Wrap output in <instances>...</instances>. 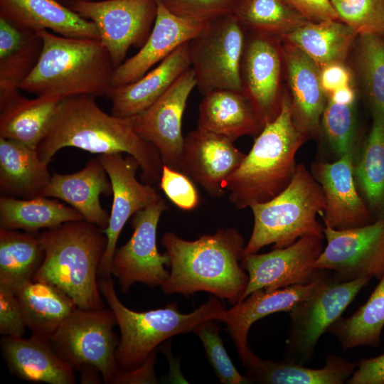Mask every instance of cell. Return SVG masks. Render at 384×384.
Returning a JSON list of instances; mask_svg holds the SVG:
<instances>
[{
	"mask_svg": "<svg viewBox=\"0 0 384 384\" xmlns=\"http://www.w3.org/2000/svg\"><path fill=\"white\" fill-rule=\"evenodd\" d=\"M95 97L76 95L59 102L36 149L39 158L49 164L58 150L68 146L100 155L127 153L138 161L143 183L159 181L164 163L159 151L136 132L132 117L107 114Z\"/></svg>",
	"mask_w": 384,
	"mask_h": 384,
	"instance_id": "cell-1",
	"label": "cell"
},
{
	"mask_svg": "<svg viewBox=\"0 0 384 384\" xmlns=\"http://www.w3.org/2000/svg\"><path fill=\"white\" fill-rule=\"evenodd\" d=\"M161 244L169 258V277L161 286L165 294L188 297L206 292L233 305L242 301L249 277L241 265L245 239L236 228L220 229L191 241L167 232Z\"/></svg>",
	"mask_w": 384,
	"mask_h": 384,
	"instance_id": "cell-2",
	"label": "cell"
},
{
	"mask_svg": "<svg viewBox=\"0 0 384 384\" xmlns=\"http://www.w3.org/2000/svg\"><path fill=\"white\" fill-rule=\"evenodd\" d=\"M38 237L44 257L32 279L57 287L78 309H105L97 281L107 243L104 230L82 219L47 229Z\"/></svg>",
	"mask_w": 384,
	"mask_h": 384,
	"instance_id": "cell-3",
	"label": "cell"
},
{
	"mask_svg": "<svg viewBox=\"0 0 384 384\" xmlns=\"http://www.w3.org/2000/svg\"><path fill=\"white\" fill-rule=\"evenodd\" d=\"M43 41L40 58L19 90L61 99L76 95L107 96L114 68L100 40L37 31Z\"/></svg>",
	"mask_w": 384,
	"mask_h": 384,
	"instance_id": "cell-4",
	"label": "cell"
},
{
	"mask_svg": "<svg viewBox=\"0 0 384 384\" xmlns=\"http://www.w3.org/2000/svg\"><path fill=\"white\" fill-rule=\"evenodd\" d=\"M307 139L294 124L290 97L284 94L279 114L264 127L228 179L230 202L240 210L280 193L295 174L296 154Z\"/></svg>",
	"mask_w": 384,
	"mask_h": 384,
	"instance_id": "cell-5",
	"label": "cell"
},
{
	"mask_svg": "<svg viewBox=\"0 0 384 384\" xmlns=\"http://www.w3.org/2000/svg\"><path fill=\"white\" fill-rule=\"evenodd\" d=\"M100 289L114 314L120 338L116 350L119 370L141 365L157 346L171 337L193 332L203 322L218 320L226 309L219 298L212 296L194 311L184 314L176 303L146 311H136L119 299L111 277L99 280Z\"/></svg>",
	"mask_w": 384,
	"mask_h": 384,
	"instance_id": "cell-6",
	"label": "cell"
},
{
	"mask_svg": "<svg viewBox=\"0 0 384 384\" xmlns=\"http://www.w3.org/2000/svg\"><path fill=\"white\" fill-rule=\"evenodd\" d=\"M326 206L320 184L303 164L297 166L287 187L272 199L252 205L253 228L245 253H257L265 246L282 248L305 235L324 237V228L317 220Z\"/></svg>",
	"mask_w": 384,
	"mask_h": 384,
	"instance_id": "cell-7",
	"label": "cell"
},
{
	"mask_svg": "<svg viewBox=\"0 0 384 384\" xmlns=\"http://www.w3.org/2000/svg\"><path fill=\"white\" fill-rule=\"evenodd\" d=\"M117 320L109 309H77L49 341L56 353L74 370L86 365L96 367L104 383L111 384L119 371L116 360L119 338L113 328Z\"/></svg>",
	"mask_w": 384,
	"mask_h": 384,
	"instance_id": "cell-8",
	"label": "cell"
},
{
	"mask_svg": "<svg viewBox=\"0 0 384 384\" xmlns=\"http://www.w3.org/2000/svg\"><path fill=\"white\" fill-rule=\"evenodd\" d=\"M371 279L366 277L338 282L331 272L326 275L310 296L288 313L290 321L285 358L304 365L309 362L320 337L341 317Z\"/></svg>",
	"mask_w": 384,
	"mask_h": 384,
	"instance_id": "cell-9",
	"label": "cell"
},
{
	"mask_svg": "<svg viewBox=\"0 0 384 384\" xmlns=\"http://www.w3.org/2000/svg\"><path fill=\"white\" fill-rule=\"evenodd\" d=\"M247 31L233 14L206 23L188 41L191 68L200 92H241L240 66Z\"/></svg>",
	"mask_w": 384,
	"mask_h": 384,
	"instance_id": "cell-10",
	"label": "cell"
},
{
	"mask_svg": "<svg viewBox=\"0 0 384 384\" xmlns=\"http://www.w3.org/2000/svg\"><path fill=\"white\" fill-rule=\"evenodd\" d=\"M69 8L97 26L114 68L131 47L141 48L154 26L157 0H74Z\"/></svg>",
	"mask_w": 384,
	"mask_h": 384,
	"instance_id": "cell-11",
	"label": "cell"
},
{
	"mask_svg": "<svg viewBox=\"0 0 384 384\" xmlns=\"http://www.w3.org/2000/svg\"><path fill=\"white\" fill-rule=\"evenodd\" d=\"M326 245L314 263L338 282L384 275V219L344 230L324 226Z\"/></svg>",
	"mask_w": 384,
	"mask_h": 384,
	"instance_id": "cell-12",
	"label": "cell"
},
{
	"mask_svg": "<svg viewBox=\"0 0 384 384\" xmlns=\"http://www.w3.org/2000/svg\"><path fill=\"white\" fill-rule=\"evenodd\" d=\"M168 208L161 197L134 213L131 219L133 233L129 240L116 249L111 274L119 282L120 290L127 292L137 282L150 287L161 286L169 277L166 266L169 258L157 248L156 232L161 213Z\"/></svg>",
	"mask_w": 384,
	"mask_h": 384,
	"instance_id": "cell-13",
	"label": "cell"
},
{
	"mask_svg": "<svg viewBox=\"0 0 384 384\" xmlns=\"http://www.w3.org/2000/svg\"><path fill=\"white\" fill-rule=\"evenodd\" d=\"M325 237L305 235L282 248L264 254H245L241 265L249 277L242 297L258 289L274 290L309 284L329 270L316 269L314 263L322 252Z\"/></svg>",
	"mask_w": 384,
	"mask_h": 384,
	"instance_id": "cell-14",
	"label": "cell"
},
{
	"mask_svg": "<svg viewBox=\"0 0 384 384\" xmlns=\"http://www.w3.org/2000/svg\"><path fill=\"white\" fill-rule=\"evenodd\" d=\"M283 65L279 38L247 31L240 66L241 92L264 127L281 110Z\"/></svg>",
	"mask_w": 384,
	"mask_h": 384,
	"instance_id": "cell-15",
	"label": "cell"
},
{
	"mask_svg": "<svg viewBox=\"0 0 384 384\" xmlns=\"http://www.w3.org/2000/svg\"><path fill=\"white\" fill-rule=\"evenodd\" d=\"M195 87V75L190 68L154 104L132 117L136 132L156 147L164 164L174 170L180 171L184 142L182 118Z\"/></svg>",
	"mask_w": 384,
	"mask_h": 384,
	"instance_id": "cell-16",
	"label": "cell"
},
{
	"mask_svg": "<svg viewBox=\"0 0 384 384\" xmlns=\"http://www.w3.org/2000/svg\"><path fill=\"white\" fill-rule=\"evenodd\" d=\"M97 158L107 173L112 188L109 224L104 230L107 247L98 271L100 277L108 278L112 275V258L124 225L134 213L161 196L152 186L137 180L136 173L139 165L133 156L123 157L122 153H115L100 154Z\"/></svg>",
	"mask_w": 384,
	"mask_h": 384,
	"instance_id": "cell-17",
	"label": "cell"
},
{
	"mask_svg": "<svg viewBox=\"0 0 384 384\" xmlns=\"http://www.w3.org/2000/svg\"><path fill=\"white\" fill-rule=\"evenodd\" d=\"M245 156L228 138L197 127L184 137L180 171L210 196L220 198Z\"/></svg>",
	"mask_w": 384,
	"mask_h": 384,
	"instance_id": "cell-18",
	"label": "cell"
},
{
	"mask_svg": "<svg viewBox=\"0 0 384 384\" xmlns=\"http://www.w3.org/2000/svg\"><path fill=\"white\" fill-rule=\"evenodd\" d=\"M355 153L346 154L333 162L316 161L311 164V173L325 196L322 215L324 225L336 230L361 227L374 222L355 183Z\"/></svg>",
	"mask_w": 384,
	"mask_h": 384,
	"instance_id": "cell-19",
	"label": "cell"
},
{
	"mask_svg": "<svg viewBox=\"0 0 384 384\" xmlns=\"http://www.w3.org/2000/svg\"><path fill=\"white\" fill-rule=\"evenodd\" d=\"M206 23L176 15L157 0L156 16L149 36L135 55L114 69L112 86L137 81L180 46L197 36Z\"/></svg>",
	"mask_w": 384,
	"mask_h": 384,
	"instance_id": "cell-20",
	"label": "cell"
},
{
	"mask_svg": "<svg viewBox=\"0 0 384 384\" xmlns=\"http://www.w3.org/2000/svg\"><path fill=\"white\" fill-rule=\"evenodd\" d=\"M282 53L291 91V111L296 127L306 137L320 133L328 95L321 84V69L297 48L282 42Z\"/></svg>",
	"mask_w": 384,
	"mask_h": 384,
	"instance_id": "cell-21",
	"label": "cell"
},
{
	"mask_svg": "<svg viewBox=\"0 0 384 384\" xmlns=\"http://www.w3.org/2000/svg\"><path fill=\"white\" fill-rule=\"evenodd\" d=\"M331 271L315 281L274 290L258 289L241 302L225 309L218 320L226 324L239 357L250 349L247 336L251 326L257 320L278 312L289 313L316 289Z\"/></svg>",
	"mask_w": 384,
	"mask_h": 384,
	"instance_id": "cell-22",
	"label": "cell"
},
{
	"mask_svg": "<svg viewBox=\"0 0 384 384\" xmlns=\"http://www.w3.org/2000/svg\"><path fill=\"white\" fill-rule=\"evenodd\" d=\"M112 194L110 179L98 158L90 159L79 171L54 173L43 196L60 199L75 208L86 221L103 230L110 214L100 201V195Z\"/></svg>",
	"mask_w": 384,
	"mask_h": 384,
	"instance_id": "cell-23",
	"label": "cell"
},
{
	"mask_svg": "<svg viewBox=\"0 0 384 384\" xmlns=\"http://www.w3.org/2000/svg\"><path fill=\"white\" fill-rule=\"evenodd\" d=\"M188 43L180 46L137 81L112 86L107 94L112 102L111 114L121 118L132 117L160 98L191 68Z\"/></svg>",
	"mask_w": 384,
	"mask_h": 384,
	"instance_id": "cell-24",
	"label": "cell"
},
{
	"mask_svg": "<svg viewBox=\"0 0 384 384\" xmlns=\"http://www.w3.org/2000/svg\"><path fill=\"white\" fill-rule=\"evenodd\" d=\"M240 360L250 383L343 384L356 368V363L334 354L326 356L321 368H309L287 358L281 361L262 359L250 348Z\"/></svg>",
	"mask_w": 384,
	"mask_h": 384,
	"instance_id": "cell-25",
	"label": "cell"
},
{
	"mask_svg": "<svg viewBox=\"0 0 384 384\" xmlns=\"http://www.w3.org/2000/svg\"><path fill=\"white\" fill-rule=\"evenodd\" d=\"M2 354L10 371L30 382L74 384V370L53 348L48 338L3 336Z\"/></svg>",
	"mask_w": 384,
	"mask_h": 384,
	"instance_id": "cell-26",
	"label": "cell"
},
{
	"mask_svg": "<svg viewBox=\"0 0 384 384\" xmlns=\"http://www.w3.org/2000/svg\"><path fill=\"white\" fill-rule=\"evenodd\" d=\"M1 16L34 31L50 29L60 36L100 40L95 24L55 0H0Z\"/></svg>",
	"mask_w": 384,
	"mask_h": 384,
	"instance_id": "cell-27",
	"label": "cell"
},
{
	"mask_svg": "<svg viewBox=\"0 0 384 384\" xmlns=\"http://www.w3.org/2000/svg\"><path fill=\"white\" fill-rule=\"evenodd\" d=\"M43 49L38 34L0 16V107L19 94Z\"/></svg>",
	"mask_w": 384,
	"mask_h": 384,
	"instance_id": "cell-28",
	"label": "cell"
},
{
	"mask_svg": "<svg viewBox=\"0 0 384 384\" xmlns=\"http://www.w3.org/2000/svg\"><path fill=\"white\" fill-rule=\"evenodd\" d=\"M199 105L197 127L234 142L258 135L264 128L248 98L242 92L218 90L205 95Z\"/></svg>",
	"mask_w": 384,
	"mask_h": 384,
	"instance_id": "cell-29",
	"label": "cell"
},
{
	"mask_svg": "<svg viewBox=\"0 0 384 384\" xmlns=\"http://www.w3.org/2000/svg\"><path fill=\"white\" fill-rule=\"evenodd\" d=\"M48 166L36 149L0 137L1 196L23 199L43 196L52 176Z\"/></svg>",
	"mask_w": 384,
	"mask_h": 384,
	"instance_id": "cell-30",
	"label": "cell"
},
{
	"mask_svg": "<svg viewBox=\"0 0 384 384\" xmlns=\"http://www.w3.org/2000/svg\"><path fill=\"white\" fill-rule=\"evenodd\" d=\"M20 303L25 325L32 334L50 339L78 309L73 300L57 287L28 280L13 289Z\"/></svg>",
	"mask_w": 384,
	"mask_h": 384,
	"instance_id": "cell-31",
	"label": "cell"
},
{
	"mask_svg": "<svg viewBox=\"0 0 384 384\" xmlns=\"http://www.w3.org/2000/svg\"><path fill=\"white\" fill-rule=\"evenodd\" d=\"M357 38L346 23L331 20L306 21L280 39L302 50L321 69L329 64L344 63Z\"/></svg>",
	"mask_w": 384,
	"mask_h": 384,
	"instance_id": "cell-32",
	"label": "cell"
},
{
	"mask_svg": "<svg viewBox=\"0 0 384 384\" xmlns=\"http://www.w3.org/2000/svg\"><path fill=\"white\" fill-rule=\"evenodd\" d=\"M61 100L56 96L28 99L19 93L0 108V137L36 149Z\"/></svg>",
	"mask_w": 384,
	"mask_h": 384,
	"instance_id": "cell-33",
	"label": "cell"
},
{
	"mask_svg": "<svg viewBox=\"0 0 384 384\" xmlns=\"http://www.w3.org/2000/svg\"><path fill=\"white\" fill-rule=\"evenodd\" d=\"M75 208L49 197L23 199L0 197V228L33 233L63 223L82 220Z\"/></svg>",
	"mask_w": 384,
	"mask_h": 384,
	"instance_id": "cell-34",
	"label": "cell"
},
{
	"mask_svg": "<svg viewBox=\"0 0 384 384\" xmlns=\"http://www.w3.org/2000/svg\"><path fill=\"white\" fill-rule=\"evenodd\" d=\"M353 176L358 191L374 221L384 219V126L373 122L355 153Z\"/></svg>",
	"mask_w": 384,
	"mask_h": 384,
	"instance_id": "cell-35",
	"label": "cell"
},
{
	"mask_svg": "<svg viewBox=\"0 0 384 384\" xmlns=\"http://www.w3.org/2000/svg\"><path fill=\"white\" fill-rule=\"evenodd\" d=\"M43 257L38 235L0 228V283L14 289L32 279Z\"/></svg>",
	"mask_w": 384,
	"mask_h": 384,
	"instance_id": "cell-36",
	"label": "cell"
},
{
	"mask_svg": "<svg viewBox=\"0 0 384 384\" xmlns=\"http://www.w3.org/2000/svg\"><path fill=\"white\" fill-rule=\"evenodd\" d=\"M384 327V275L366 302L351 316L339 318L328 329L344 350L378 348Z\"/></svg>",
	"mask_w": 384,
	"mask_h": 384,
	"instance_id": "cell-37",
	"label": "cell"
},
{
	"mask_svg": "<svg viewBox=\"0 0 384 384\" xmlns=\"http://www.w3.org/2000/svg\"><path fill=\"white\" fill-rule=\"evenodd\" d=\"M355 65L373 122L384 126V39L373 34L358 36Z\"/></svg>",
	"mask_w": 384,
	"mask_h": 384,
	"instance_id": "cell-38",
	"label": "cell"
},
{
	"mask_svg": "<svg viewBox=\"0 0 384 384\" xmlns=\"http://www.w3.org/2000/svg\"><path fill=\"white\" fill-rule=\"evenodd\" d=\"M233 14L247 31L279 38L307 21L284 0H241Z\"/></svg>",
	"mask_w": 384,
	"mask_h": 384,
	"instance_id": "cell-39",
	"label": "cell"
},
{
	"mask_svg": "<svg viewBox=\"0 0 384 384\" xmlns=\"http://www.w3.org/2000/svg\"><path fill=\"white\" fill-rule=\"evenodd\" d=\"M320 132L336 159L350 152H356L361 143L358 137L355 104H338L328 97L321 116Z\"/></svg>",
	"mask_w": 384,
	"mask_h": 384,
	"instance_id": "cell-40",
	"label": "cell"
},
{
	"mask_svg": "<svg viewBox=\"0 0 384 384\" xmlns=\"http://www.w3.org/2000/svg\"><path fill=\"white\" fill-rule=\"evenodd\" d=\"M338 20L356 35L373 34L384 39V0H331Z\"/></svg>",
	"mask_w": 384,
	"mask_h": 384,
	"instance_id": "cell-41",
	"label": "cell"
},
{
	"mask_svg": "<svg viewBox=\"0 0 384 384\" xmlns=\"http://www.w3.org/2000/svg\"><path fill=\"white\" fill-rule=\"evenodd\" d=\"M214 321L201 323L193 333L200 338L216 376L224 384L250 383L246 375H241L234 366L224 347L220 329Z\"/></svg>",
	"mask_w": 384,
	"mask_h": 384,
	"instance_id": "cell-42",
	"label": "cell"
},
{
	"mask_svg": "<svg viewBox=\"0 0 384 384\" xmlns=\"http://www.w3.org/2000/svg\"><path fill=\"white\" fill-rule=\"evenodd\" d=\"M173 14L201 23L233 14L241 0H159Z\"/></svg>",
	"mask_w": 384,
	"mask_h": 384,
	"instance_id": "cell-43",
	"label": "cell"
},
{
	"mask_svg": "<svg viewBox=\"0 0 384 384\" xmlns=\"http://www.w3.org/2000/svg\"><path fill=\"white\" fill-rule=\"evenodd\" d=\"M159 186L167 198L183 210L196 209L200 203V196L194 182L183 172L164 164Z\"/></svg>",
	"mask_w": 384,
	"mask_h": 384,
	"instance_id": "cell-44",
	"label": "cell"
},
{
	"mask_svg": "<svg viewBox=\"0 0 384 384\" xmlns=\"http://www.w3.org/2000/svg\"><path fill=\"white\" fill-rule=\"evenodd\" d=\"M20 303L10 287L0 283V334L23 336L26 328Z\"/></svg>",
	"mask_w": 384,
	"mask_h": 384,
	"instance_id": "cell-45",
	"label": "cell"
},
{
	"mask_svg": "<svg viewBox=\"0 0 384 384\" xmlns=\"http://www.w3.org/2000/svg\"><path fill=\"white\" fill-rule=\"evenodd\" d=\"M307 21L314 23L338 20L331 0H284ZM339 21V20H338Z\"/></svg>",
	"mask_w": 384,
	"mask_h": 384,
	"instance_id": "cell-46",
	"label": "cell"
},
{
	"mask_svg": "<svg viewBox=\"0 0 384 384\" xmlns=\"http://www.w3.org/2000/svg\"><path fill=\"white\" fill-rule=\"evenodd\" d=\"M346 383L384 384V353L374 358L360 359Z\"/></svg>",
	"mask_w": 384,
	"mask_h": 384,
	"instance_id": "cell-47",
	"label": "cell"
},
{
	"mask_svg": "<svg viewBox=\"0 0 384 384\" xmlns=\"http://www.w3.org/2000/svg\"><path fill=\"white\" fill-rule=\"evenodd\" d=\"M156 354V349L137 367L129 370H119L111 384L158 383L154 372Z\"/></svg>",
	"mask_w": 384,
	"mask_h": 384,
	"instance_id": "cell-48",
	"label": "cell"
},
{
	"mask_svg": "<svg viewBox=\"0 0 384 384\" xmlns=\"http://www.w3.org/2000/svg\"><path fill=\"white\" fill-rule=\"evenodd\" d=\"M321 84L329 96L335 90L351 85L352 75L343 63L329 64L321 69Z\"/></svg>",
	"mask_w": 384,
	"mask_h": 384,
	"instance_id": "cell-49",
	"label": "cell"
},
{
	"mask_svg": "<svg viewBox=\"0 0 384 384\" xmlns=\"http://www.w3.org/2000/svg\"><path fill=\"white\" fill-rule=\"evenodd\" d=\"M328 97L338 104L352 105L356 103V96L353 87L350 85L335 90Z\"/></svg>",
	"mask_w": 384,
	"mask_h": 384,
	"instance_id": "cell-50",
	"label": "cell"
},
{
	"mask_svg": "<svg viewBox=\"0 0 384 384\" xmlns=\"http://www.w3.org/2000/svg\"><path fill=\"white\" fill-rule=\"evenodd\" d=\"M80 381L82 383H100V370L95 366L90 365L84 366L81 370ZM101 374V373H100Z\"/></svg>",
	"mask_w": 384,
	"mask_h": 384,
	"instance_id": "cell-51",
	"label": "cell"
}]
</instances>
